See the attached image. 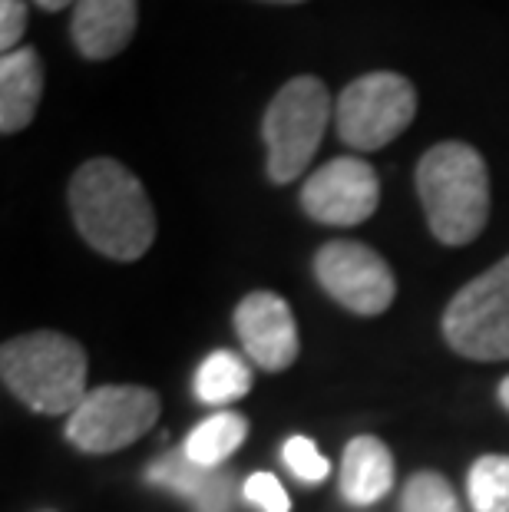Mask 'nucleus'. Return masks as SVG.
<instances>
[{
  "label": "nucleus",
  "mask_w": 509,
  "mask_h": 512,
  "mask_svg": "<svg viewBox=\"0 0 509 512\" xmlns=\"http://www.w3.org/2000/svg\"><path fill=\"white\" fill-rule=\"evenodd\" d=\"M443 337L470 361L509 357V255L463 285L443 311Z\"/></svg>",
  "instance_id": "423d86ee"
},
{
  "label": "nucleus",
  "mask_w": 509,
  "mask_h": 512,
  "mask_svg": "<svg viewBox=\"0 0 509 512\" xmlns=\"http://www.w3.org/2000/svg\"><path fill=\"white\" fill-rule=\"evenodd\" d=\"M394 486V456L384 440L354 437L341 456V496L354 506H374Z\"/></svg>",
  "instance_id": "4468645a"
},
{
  "label": "nucleus",
  "mask_w": 509,
  "mask_h": 512,
  "mask_svg": "<svg viewBox=\"0 0 509 512\" xmlns=\"http://www.w3.org/2000/svg\"><path fill=\"white\" fill-rule=\"evenodd\" d=\"M245 499L262 512H291V499L281 486V479L272 473H252L242 486Z\"/></svg>",
  "instance_id": "aec40b11"
},
{
  "label": "nucleus",
  "mask_w": 509,
  "mask_h": 512,
  "mask_svg": "<svg viewBox=\"0 0 509 512\" xmlns=\"http://www.w3.org/2000/svg\"><path fill=\"white\" fill-rule=\"evenodd\" d=\"M377 202H381L377 172L357 156L324 162L301 189V209L321 225H361L377 212Z\"/></svg>",
  "instance_id": "1a4fd4ad"
},
{
  "label": "nucleus",
  "mask_w": 509,
  "mask_h": 512,
  "mask_svg": "<svg viewBox=\"0 0 509 512\" xmlns=\"http://www.w3.org/2000/svg\"><path fill=\"white\" fill-rule=\"evenodd\" d=\"M281 460H285V466L301 479V483L314 486L331 476V463L324 460L321 450L308 437H288L285 446H281Z\"/></svg>",
  "instance_id": "6ab92c4d"
},
{
  "label": "nucleus",
  "mask_w": 509,
  "mask_h": 512,
  "mask_svg": "<svg viewBox=\"0 0 509 512\" xmlns=\"http://www.w3.org/2000/svg\"><path fill=\"white\" fill-rule=\"evenodd\" d=\"M467 496L473 512H509V456H480L470 466Z\"/></svg>",
  "instance_id": "f3484780"
},
{
  "label": "nucleus",
  "mask_w": 509,
  "mask_h": 512,
  "mask_svg": "<svg viewBox=\"0 0 509 512\" xmlns=\"http://www.w3.org/2000/svg\"><path fill=\"white\" fill-rule=\"evenodd\" d=\"M252 390V370L235 351H212L196 370V397L209 407L242 400Z\"/></svg>",
  "instance_id": "dca6fc26"
},
{
  "label": "nucleus",
  "mask_w": 509,
  "mask_h": 512,
  "mask_svg": "<svg viewBox=\"0 0 509 512\" xmlns=\"http://www.w3.org/2000/svg\"><path fill=\"white\" fill-rule=\"evenodd\" d=\"M235 334L262 370H285L298 357V324L275 291H252L235 308Z\"/></svg>",
  "instance_id": "9d476101"
},
{
  "label": "nucleus",
  "mask_w": 509,
  "mask_h": 512,
  "mask_svg": "<svg viewBox=\"0 0 509 512\" xmlns=\"http://www.w3.org/2000/svg\"><path fill=\"white\" fill-rule=\"evenodd\" d=\"M43 96V60L34 47L0 57V133L14 136L30 126Z\"/></svg>",
  "instance_id": "ddd939ff"
},
{
  "label": "nucleus",
  "mask_w": 509,
  "mask_h": 512,
  "mask_svg": "<svg viewBox=\"0 0 509 512\" xmlns=\"http://www.w3.org/2000/svg\"><path fill=\"white\" fill-rule=\"evenodd\" d=\"M0 374L7 390L37 413H73L86 390V351L67 334H20L0 351Z\"/></svg>",
  "instance_id": "7ed1b4c3"
},
{
  "label": "nucleus",
  "mask_w": 509,
  "mask_h": 512,
  "mask_svg": "<svg viewBox=\"0 0 509 512\" xmlns=\"http://www.w3.org/2000/svg\"><path fill=\"white\" fill-rule=\"evenodd\" d=\"M314 278L334 301L374 318L394 304L397 281L391 265L364 242H328L314 255Z\"/></svg>",
  "instance_id": "6e6552de"
},
{
  "label": "nucleus",
  "mask_w": 509,
  "mask_h": 512,
  "mask_svg": "<svg viewBox=\"0 0 509 512\" xmlns=\"http://www.w3.org/2000/svg\"><path fill=\"white\" fill-rule=\"evenodd\" d=\"M70 212L86 245L106 258L136 261L156 242L153 202L116 159H90L70 179Z\"/></svg>",
  "instance_id": "f257e3e1"
},
{
  "label": "nucleus",
  "mask_w": 509,
  "mask_h": 512,
  "mask_svg": "<svg viewBox=\"0 0 509 512\" xmlns=\"http://www.w3.org/2000/svg\"><path fill=\"white\" fill-rule=\"evenodd\" d=\"M404 512H463L457 493H453L450 479L440 473H417L410 476L404 486V499H400Z\"/></svg>",
  "instance_id": "a211bd4d"
},
{
  "label": "nucleus",
  "mask_w": 509,
  "mask_h": 512,
  "mask_svg": "<svg viewBox=\"0 0 509 512\" xmlns=\"http://www.w3.org/2000/svg\"><path fill=\"white\" fill-rule=\"evenodd\" d=\"M500 403L509 410V377H503V384H500Z\"/></svg>",
  "instance_id": "5701e85b"
},
{
  "label": "nucleus",
  "mask_w": 509,
  "mask_h": 512,
  "mask_svg": "<svg viewBox=\"0 0 509 512\" xmlns=\"http://www.w3.org/2000/svg\"><path fill=\"white\" fill-rule=\"evenodd\" d=\"M139 24V0H77L70 37L86 60H110L129 47Z\"/></svg>",
  "instance_id": "9b49d317"
},
{
  "label": "nucleus",
  "mask_w": 509,
  "mask_h": 512,
  "mask_svg": "<svg viewBox=\"0 0 509 512\" xmlns=\"http://www.w3.org/2000/svg\"><path fill=\"white\" fill-rule=\"evenodd\" d=\"M146 479L153 486L172 489L186 496L196 512H229L232 509V476L222 470L192 463L186 453H166L146 470Z\"/></svg>",
  "instance_id": "f8f14e48"
},
{
  "label": "nucleus",
  "mask_w": 509,
  "mask_h": 512,
  "mask_svg": "<svg viewBox=\"0 0 509 512\" xmlns=\"http://www.w3.org/2000/svg\"><path fill=\"white\" fill-rule=\"evenodd\" d=\"M27 30V4L24 0H0V47L14 53Z\"/></svg>",
  "instance_id": "412c9836"
},
{
  "label": "nucleus",
  "mask_w": 509,
  "mask_h": 512,
  "mask_svg": "<svg viewBox=\"0 0 509 512\" xmlns=\"http://www.w3.org/2000/svg\"><path fill=\"white\" fill-rule=\"evenodd\" d=\"M427 225L443 245H470L490 219V172L470 143H440L417 166Z\"/></svg>",
  "instance_id": "f03ea898"
},
{
  "label": "nucleus",
  "mask_w": 509,
  "mask_h": 512,
  "mask_svg": "<svg viewBox=\"0 0 509 512\" xmlns=\"http://www.w3.org/2000/svg\"><path fill=\"white\" fill-rule=\"evenodd\" d=\"M159 420V397L149 387H93L70 413L67 440L83 453H116L136 443Z\"/></svg>",
  "instance_id": "0eeeda50"
},
{
  "label": "nucleus",
  "mask_w": 509,
  "mask_h": 512,
  "mask_svg": "<svg viewBox=\"0 0 509 512\" xmlns=\"http://www.w3.org/2000/svg\"><path fill=\"white\" fill-rule=\"evenodd\" d=\"M417 116V90L407 76L377 70L357 76L338 96V136L351 149L374 152L404 133Z\"/></svg>",
  "instance_id": "39448f33"
},
{
  "label": "nucleus",
  "mask_w": 509,
  "mask_h": 512,
  "mask_svg": "<svg viewBox=\"0 0 509 512\" xmlns=\"http://www.w3.org/2000/svg\"><path fill=\"white\" fill-rule=\"evenodd\" d=\"M37 7H43V10H50V14H57V10H63V7H73L77 0H34Z\"/></svg>",
  "instance_id": "4be33fe9"
},
{
  "label": "nucleus",
  "mask_w": 509,
  "mask_h": 512,
  "mask_svg": "<svg viewBox=\"0 0 509 512\" xmlns=\"http://www.w3.org/2000/svg\"><path fill=\"white\" fill-rule=\"evenodd\" d=\"M245 433H248V420L242 417V413L219 410L189 433L186 443H182V453H186L192 463L209 466V470H219L238 446L245 443Z\"/></svg>",
  "instance_id": "2eb2a0df"
},
{
  "label": "nucleus",
  "mask_w": 509,
  "mask_h": 512,
  "mask_svg": "<svg viewBox=\"0 0 509 512\" xmlns=\"http://www.w3.org/2000/svg\"><path fill=\"white\" fill-rule=\"evenodd\" d=\"M262 4H278V7H291V4H305V0H262Z\"/></svg>",
  "instance_id": "b1692460"
},
{
  "label": "nucleus",
  "mask_w": 509,
  "mask_h": 512,
  "mask_svg": "<svg viewBox=\"0 0 509 512\" xmlns=\"http://www.w3.org/2000/svg\"><path fill=\"white\" fill-rule=\"evenodd\" d=\"M331 123V96L318 76H295L275 93L262 119L268 149V179L295 182L318 152Z\"/></svg>",
  "instance_id": "20e7f679"
}]
</instances>
